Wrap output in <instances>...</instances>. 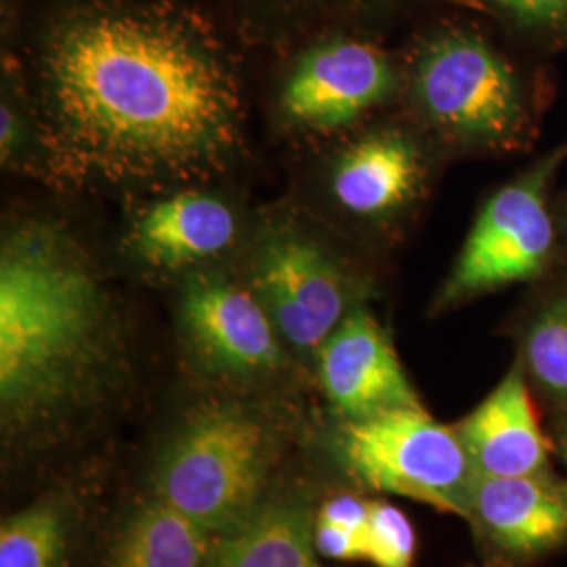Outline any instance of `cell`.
I'll list each match as a JSON object with an SVG mask.
<instances>
[{
	"instance_id": "1",
	"label": "cell",
	"mask_w": 567,
	"mask_h": 567,
	"mask_svg": "<svg viewBox=\"0 0 567 567\" xmlns=\"http://www.w3.org/2000/svg\"><path fill=\"white\" fill-rule=\"evenodd\" d=\"M42 97L61 152L107 182L189 177L238 140L236 82L215 39L175 7H86L49 32Z\"/></svg>"
},
{
	"instance_id": "2",
	"label": "cell",
	"mask_w": 567,
	"mask_h": 567,
	"mask_svg": "<svg viewBox=\"0 0 567 567\" xmlns=\"http://www.w3.org/2000/svg\"><path fill=\"white\" fill-rule=\"evenodd\" d=\"M121 358L116 313L81 246L58 225L11 229L0 250L4 447L61 442L107 400Z\"/></svg>"
},
{
	"instance_id": "3",
	"label": "cell",
	"mask_w": 567,
	"mask_h": 567,
	"mask_svg": "<svg viewBox=\"0 0 567 567\" xmlns=\"http://www.w3.org/2000/svg\"><path fill=\"white\" fill-rule=\"evenodd\" d=\"M282 454V435L261 412L203 405L164 437L152 465V496L221 536L271 498Z\"/></svg>"
},
{
	"instance_id": "4",
	"label": "cell",
	"mask_w": 567,
	"mask_h": 567,
	"mask_svg": "<svg viewBox=\"0 0 567 567\" xmlns=\"http://www.w3.org/2000/svg\"><path fill=\"white\" fill-rule=\"evenodd\" d=\"M326 447L358 486L471 519L480 473L456 426L437 423L423 405L339 421Z\"/></svg>"
},
{
	"instance_id": "5",
	"label": "cell",
	"mask_w": 567,
	"mask_h": 567,
	"mask_svg": "<svg viewBox=\"0 0 567 567\" xmlns=\"http://www.w3.org/2000/svg\"><path fill=\"white\" fill-rule=\"evenodd\" d=\"M183 339L204 370L259 377L282 364V337L257 292L217 276H194L179 307Z\"/></svg>"
},
{
	"instance_id": "6",
	"label": "cell",
	"mask_w": 567,
	"mask_h": 567,
	"mask_svg": "<svg viewBox=\"0 0 567 567\" xmlns=\"http://www.w3.org/2000/svg\"><path fill=\"white\" fill-rule=\"evenodd\" d=\"M255 292L286 344L320 351L351 313L339 269L301 236L271 238L255 264Z\"/></svg>"
},
{
	"instance_id": "7",
	"label": "cell",
	"mask_w": 567,
	"mask_h": 567,
	"mask_svg": "<svg viewBox=\"0 0 567 567\" xmlns=\"http://www.w3.org/2000/svg\"><path fill=\"white\" fill-rule=\"evenodd\" d=\"M550 244L553 225L540 183L508 185L484 206L444 297L450 301L529 280L543 269Z\"/></svg>"
},
{
	"instance_id": "8",
	"label": "cell",
	"mask_w": 567,
	"mask_h": 567,
	"mask_svg": "<svg viewBox=\"0 0 567 567\" xmlns=\"http://www.w3.org/2000/svg\"><path fill=\"white\" fill-rule=\"evenodd\" d=\"M419 93L435 121L465 135H501L519 112V93L507 65L484 42L465 34L426 49L419 65Z\"/></svg>"
},
{
	"instance_id": "9",
	"label": "cell",
	"mask_w": 567,
	"mask_h": 567,
	"mask_svg": "<svg viewBox=\"0 0 567 567\" xmlns=\"http://www.w3.org/2000/svg\"><path fill=\"white\" fill-rule=\"evenodd\" d=\"M318 374L339 421L421 404L383 326L353 309L318 351Z\"/></svg>"
},
{
	"instance_id": "10",
	"label": "cell",
	"mask_w": 567,
	"mask_h": 567,
	"mask_svg": "<svg viewBox=\"0 0 567 567\" xmlns=\"http://www.w3.org/2000/svg\"><path fill=\"white\" fill-rule=\"evenodd\" d=\"M391 70L370 44L351 39L322 42L299 61L284 91V110L309 126L332 128L385 97Z\"/></svg>"
},
{
	"instance_id": "11",
	"label": "cell",
	"mask_w": 567,
	"mask_h": 567,
	"mask_svg": "<svg viewBox=\"0 0 567 567\" xmlns=\"http://www.w3.org/2000/svg\"><path fill=\"white\" fill-rule=\"evenodd\" d=\"M508 557H534L567 543V486L547 475H477L471 519Z\"/></svg>"
},
{
	"instance_id": "12",
	"label": "cell",
	"mask_w": 567,
	"mask_h": 567,
	"mask_svg": "<svg viewBox=\"0 0 567 567\" xmlns=\"http://www.w3.org/2000/svg\"><path fill=\"white\" fill-rule=\"evenodd\" d=\"M456 431L480 475L519 477L548 473L550 446L517 368Z\"/></svg>"
},
{
	"instance_id": "13",
	"label": "cell",
	"mask_w": 567,
	"mask_h": 567,
	"mask_svg": "<svg viewBox=\"0 0 567 567\" xmlns=\"http://www.w3.org/2000/svg\"><path fill=\"white\" fill-rule=\"evenodd\" d=\"M236 236V217L227 204L204 194H177L152 204L131 234L147 264L183 267L219 255Z\"/></svg>"
},
{
	"instance_id": "14",
	"label": "cell",
	"mask_w": 567,
	"mask_h": 567,
	"mask_svg": "<svg viewBox=\"0 0 567 567\" xmlns=\"http://www.w3.org/2000/svg\"><path fill=\"white\" fill-rule=\"evenodd\" d=\"M316 515L299 496H271L246 524L215 536L208 567H324L313 545Z\"/></svg>"
},
{
	"instance_id": "15",
	"label": "cell",
	"mask_w": 567,
	"mask_h": 567,
	"mask_svg": "<svg viewBox=\"0 0 567 567\" xmlns=\"http://www.w3.org/2000/svg\"><path fill=\"white\" fill-rule=\"evenodd\" d=\"M215 536L150 496L122 522L105 567H208Z\"/></svg>"
},
{
	"instance_id": "16",
	"label": "cell",
	"mask_w": 567,
	"mask_h": 567,
	"mask_svg": "<svg viewBox=\"0 0 567 567\" xmlns=\"http://www.w3.org/2000/svg\"><path fill=\"white\" fill-rule=\"evenodd\" d=\"M419 179V156L395 135L358 143L334 173V196L358 215H379L410 198Z\"/></svg>"
},
{
	"instance_id": "17",
	"label": "cell",
	"mask_w": 567,
	"mask_h": 567,
	"mask_svg": "<svg viewBox=\"0 0 567 567\" xmlns=\"http://www.w3.org/2000/svg\"><path fill=\"white\" fill-rule=\"evenodd\" d=\"M76 505L49 494L2 519L0 567H68L76 532Z\"/></svg>"
},
{
	"instance_id": "18",
	"label": "cell",
	"mask_w": 567,
	"mask_h": 567,
	"mask_svg": "<svg viewBox=\"0 0 567 567\" xmlns=\"http://www.w3.org/2000/svg\"><path fill=\"white\" fill-rule=\"evenodd\" d=\"M526 353L534 377L567 400V299L538 316L527 334Z\"/></svg>"
},
{
	"instance_id": "19",
	"label": "cell",
	"mask_w": 567,
	"mask_h": 567,
	"mask_svg": "<svg viewBox=\"0 0 567 567\" xmlns=\"http://www.w3.org/2000/svg\"><path fill=\"white\" fill-rule=\"evenodd\" d=\"M365 559L374 567H412L416 534L404 511L389 503H370L364 529Z\"/></svg>"
},
{
	"instance_id": "20",
	"label": "cell",
	"mask_w": 567,
	"mask_h": 567,
	"mask_svg": "<svg viewBox=\"0 0 567 567\" xmlns=\"http://www.w3.org/2000/svg\"><path fill=\"white\" fill-rule=\"evenodd\" d=\"M313 545L322 559H332V561L365 559L364 534L318 519V515H316V527H313Z\"/></svg>"
},
{
	"instance_id": "21",
	"label": "cell",
	"mask_w": 567,
	"mask_h": 567,
	"mask_svg": "<svg viewBox=\"0 0 567 567\" xmlns=\"http://www.w3.org/2000/svg\"><path fill=\"white\" fill-rule=\"evenodd\" d=\"M368 515H370V503H365L360 496H353V494L332 496L318 508V519H324L334 526L347 527L360 534H364Z\"/></svg>"
},
{
	"instance_id": "22",
	"label": "cell",
	"mask_w": 567,
	"mask_h": 567,
	"mask_svg": "<svg viewBox=\"0 0 567 567\" xmlns=\"http://www.w3.org/2000/svg\"><path fill=\"white\" fill-rule=\"evenodd\" d=\"M259 2L284 16H316V13H330L337 7H349L355 0H259Z\"/></svg>"
},
{
	"instance_id": "23",
	"label": "cell",
	"mask_w": 567,
	"mask_h": 567,
	"mask_svg": "<svg viewBox=\"0 0 567 567\" xmlns=\"http://www.w3.org/2000/svg\"><path fill=\"white\" fill-rule=\"evenodd\" d=\"M527 20H553L567 11V0H496Z\"/></svg>"
},
{
	"instance_id": "24",
	"label": "cell",
	"mask_w": 567,
	"mask_h": 567,
	"mask_svg": "<svg viewBox=\"0 0 567 567\" xmlns=\"http://www.w3.org/2000/svg\"><path fill=\"white\" fill-rule=\"evenodd\" d=\"M561 452H564V458L567 461V431L566 435H564V446H561Z\"/></svg>"
}]
</instances>
